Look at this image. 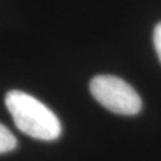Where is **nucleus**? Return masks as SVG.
<instances>
[{"label":"nucleus","mask_w":161,"mask_h":161,"mask_svg":"<svg viewBox=\"0 0 161 161\" xmlns=\"http://www.w3.org/2000/svg\"><path fill=\"white\" fill-rule=\"evenodd\" d=\"M5 104L16 127L22 132L42 141L60 137L62 127L58 116L38 99L13 90L7 92Z\"/></svg>","instance_id":"nucleus-1"},{"label":"nucleus","mask_w":161,"mask_h":161,"mask_svg":"<svg viewBox=\"0 0 161 161\" xmlns=\"http://www.w3.org/2000/svg\"><path fill=\"white\" fill-rule=\"evenodd\" d=\"M90 92L100 105L118 115H136L142 109L135 88L115 75L94 76L90 81Z\"/></svg>","instance_id":"nucleus-2"},{"label":"nucleus","mask_w":161,"mask_h":161,"mask_svg":"<svg viewBox=\"0 0 161 161\" xmlns=\"http://www.w3.org/2000/svg\"><path fill=\"white\" fill-rule=\"evenodd\" d=\"M153 41H154V47H155L158 58L161 62V22L159 24H156L155 29H154Z\"/></svg>","instance_id":"nucleus-4"},{"label":"nucleus","mask_w":161,"mask_h":161,"mask_svg":"<svg viewBox=\"0 0 161 161\" xmlns=\"http://www.w3.org/2000/svg\"><path fill=\"white\" fill-rule=\"evenodd\" d=\"M18 144L17 137L3 123H0V154L13 150Z\"/></svg>","instance_id":"nucleus-3"}]
</instances>
